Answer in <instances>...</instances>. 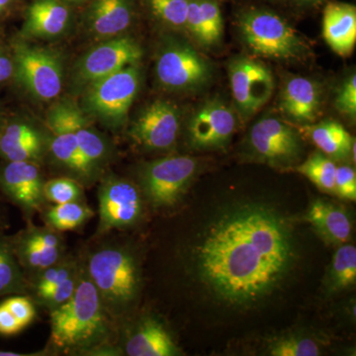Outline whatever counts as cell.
<instances>
[{
    "instance_id": "cell-13",
    "label": "cell",
    "mask_w": 356,
    "mask_h": 356,
    "mask_svg": "<svg viewBox=\"0 0 356 356\" xmlns=\"http://www.w3.org/2000/svg\"><path fill=\"white\" fill-rule=\"evenodd\" d=\"M44 180L39 163L32 161L0 163V193L25 217L43 210Z\"/></svg>"
},
{
    "instance_id": "cell-44",
    "label": "cell",
    "mask_w": 356,
    "mask_h": 356,
    "mask_svg": "<svg viewBox=\"0 0 356 356\" xmlns=\"http://www.w3.org/2000/svg\"><path fill=\"white\" fill-rule=\"evenodd\" d=\"M67 4H81L83 2L88 1V0H64Z\"/></svg>"
},
{
    "instance_id": "cell-10",
    "label": "cell",
    "mask_w": 356,
    "mask_h": 356,
    "mask_svg": "<svg viewBox=\"0 0 356 356\" xmlns=\"http://www.w3.org/2000/svg\"><path fill=\"white\" fill-rule=\"evenodd\" d=\"M99 227L98 235L114 229L131 228L139 222L144 211L140 191L125 178L109 175L103 178L98 191Z\"/></svg>"
},
{
    "instance_id": "cell-19",
    "label": "cell",
    "mask_w": 356,
    "mask_h": 356,
    "mask_svg": "<svg viewBox=\"0 0 356 356\" xmlns=\"http://www.w3.org/2000/svg\"><path fill=\"white\" fill-rule=\"evenodd\" d=\"M70 127L76 135L79 151L96 179L113 158V146L102 132L95 127L92 119L84 113L76 100H60Z\"/></svg>"
},
{
    "instance_id": "cell-3",
    "label": "cell",
    "mask_w": 356,
    "mask_h": 356,
    "mask_svg": "<svg viewBox=\"0 0 356 356\" xmlns=\"http://www.w3.org/2000/svg\"><path fill=\"white\" fill-rule=\"evenodd\" d=\"M83 266L110 321L125 316L140 292L139 264L132 250L115 241L102 243L88 254Z\"/></svg>"
},
{
    "instance_id": "cell-31",
    "label": "cell",
    "mask_w": 356,
    "mask_h": 356,
    "mask_svg": "<svg viewBox=\"0 0 356 356\" xmlns=\"http://www.w3.org/2000/svg\"><path fill=\"white\" fill-rule=\"evenodd\" d=\"M356 281V248L341 245L332 257L329 274V286L332 291L346 289Z\"/></svg>"
},
{
    "instance_id": "cell-12",
    "label": "cell",
    "mask_w": 356,
    "mask_h": 356,
    "mask_svg": "<svg viewBox=\"0 0 356 356\" xmlns=\"http://www.w3.org/2000/svg\"><path fill=\"white\" fill-rule=\"evenodd\" d=\"M46 129L48 130V153L54 161L79 184H93L96 178L79 151L76 135L70 127L60 100L47 113Z\"/></svg>"
},
{
    "instance_id": "cell-8",
    "label": "cell",
    "mask_w": 356,
    "mask_h": 356,
    "mask_svg": "<svg viewBox=\"0 0 356 356\" xmlns=\"http://www.w3.org/2000/svg\"><path fill=\"white\" fill-rule=\"evenodd\" d=\"M197 159L172 156L156 159L140 168V193L153 207H172L181 199L197 172Z\"/></svg>"
},
{
    "instance_id": "cell-24",
    "label": "cell",
    "mask_w": 356,
    "mask_h": 356,
    "mask_svg": "<svg viewBox=\"0 0 356 356\" xmlns=\"http://www.w3.org/2000/svg\"><path fill=\"white\" fill-rule=\"evenodd\" d=\"M125 353L129 356H173L179 350L161 323L147 318L128 337Z\"/></svg>"
},
{
    "instance_id": "cell-7",
    "label": "cell",
    "mask_w": 356,
    "mask_h": 356,
    "mask_svg": "<svg viewBox=\"0 0 356 356\" xmlns=\"http://www.w3.org/2000/svg\"><path fill=\"white\" fill-rule=\"evenodd\" d=\"M143 49L126 35L103 40L77 60L70 72V86L81 93L89 86L129 67L139 65Z\"/></svg>"
},
{
    "instance_id": "cell-17",
    "label": "cell",
    "mask_w": 356,
    "mask_h": 356,
    "mask_svg": "<svg viewBox=\"0 0 356 356\" xmlns=\"http://www.w3.org/2000/svg\"><path fill=\"white\" fill-rule=\"evenodd\" d=\"M236 125L235 114L226 104L219 100L205 103L189 121V145L197 149L226 146L235 132Z\"/></svg>"
},
{
    "instance_id": "cell-47",
    "label": "cell",
    "mask_w": 356,
    "mask_h": 356,
    "mask_svg": "<svg viewBox=\"0 0 356 356\" xmlns=\"http://www.w3.org/2000/svg\"><path fill=\"white\" fill-rule=\"evenodd\" d=\"M6 9L2 8V7L0 6V17H2V16L6 13Z\"/></svg>"
},
{
    "instance_id": "cell-5",
    "label": "cell",
    "mask_w": 356,
    "mask_h": 356,
    "mask_svg": "<svg viewBox=\"0 0 356 356\" xmlns=\"http://www.w3.org/2000/svg\"><path fill=\"white\" fill-rule=\"evenodd\" d=\"M245 46L254 55L281 60L306 58L310 49L286 21L262 9L243 11L238 19Z\"/></svg>"
},
{
    "instance_id": "cell-32",
    "label": "cell",
    "mask_w": 356,
    "mask_h": 356,
    "mask_svg": "<svg viewBox=\"0 0 356 356\" xmlns=\"http://www.w3.org/2000/svg\"><path fill=\"white\" fill-rule=\"evenodd\" d=\"M296 170L309 178L321 191L334 192L337 165L324 154H312L302 165L297 166Z\"/></svg>"
},
{
    "instance_id": "cell-20",
    "label": "cell",
    "mask_w": 356,
    "mask_h": 356,
    "mask_svg": "<svg viewBox=\"0 0 356 356\" xmlns=\"http://www.w3.org/2000/svg\"><path fill=\"white\" fill-rule=\"evenodd\" d=\"M72 13L64 0H34L26 10L17 38L53 39L69 30Z\"/></svg>"
},
{
    "instance_id": "cell-30",
    "label": "cell",
    "mask_w": 356,
    "mask_h": 356,
    "mask_svg": "<svg viewBox=\"0 0 356 356\" xmlns=\"http://www.w3.org/2000/svg\"><path fill=\"white\" fill-rule=\"evenodd\" d=\"M81 264L72 257H63L60 261L56 262L53 266L46 267L38 273L28 276L27 281L29 285V293L32 296L46 291L50 288L60 284L63 281L72 277L79 273Z\"/></svg>"
},
{
    "instance_id": "cell-41",
    "label": "cell",
    "mask_w": 356,
    "mask_h": 356,
    "mask_svg": "<svg viewBox=\"0 0 356 356\" xmlns=\"http://www.w3.org/2000/svg\"><path fill=\"white\" fill-rule=\"evenodd\" d=\"M24 327L6 308L3 302L0 303V336L11 337L19 334Z\"/></svg>"
},
{
    "instance_id": "cell-25",
    "label": "cell",
    "mask_w": 356,
    "mask_h": 356,
    "mask_svg": "<svg viewBox=\"0 0 356 356\" xmlns=\"http://www.w3.org/2000/svg\"><path fill=\"white\" fill-rule=\"evenodd\" d=\"M185 31L204 47L219 43L222 36V17L217 2L188 0Z\"/></svg>"
},
{
    "instance_id": "cell-11",
    "label": "cell",
    "mask_w": 356,
    "mask_h": 356,
    "mask_svg": "<svg viewBox=\"0 0 356 356\" xmlns=\"http://www.w3.org/2000/svg\"><path fill=\"white\" fill-rule=\"evenodd\" d=\"M229 76L236 109L245 118L259 111L273 95V72L257 60L236 58L229 65Z\"/></svg>"
},
{
    "instance_id": "cell-9",
    "label": "cell",
    "mask_w": 356,
    "mask_h": 356,
    "mask_svg": "<svg viewBox=\"0 0 356 356\" xmlns=\"http://www.w3.org/2000/svg\"><path fill=\"white\" fill-rule=\"evenodd\" d=\"M156 76L166 90L185 92L208 83L211 70L207 60L191 44L170 39L156 56Z\"/></svg>"
},
{
    "instance_id": "cell-16",
    "label": "cell",
    "mask_w": 356,
    "mask_h": 356,
    "mask_svg": "<svg viewBox=\"0 0 356 356\" xmlns=\"http://www.w3.org/2000/svg\"><path fill=\"white\" fill-rule=\"evenodd\" d=\"M250 147L259 159L273 165L298 161L302 153L299 134L276 117H264L252 126Z\"/></svg>"
},
{
    "instance_id": "cell-39",
    "label": "cell",
    "mask_w": 356,
    "mask_h": 356,
    "mask_svg": "<svg viewBox=\"0 0 356 356\" xmlns=\"http://www.w3.org/2000/svg\"><path fill=\"white\" fill-rule=\"evenodd\" d=\"M334 192L339 197L356 200V173L355 168L348 165L337 168L334 178Z\"/></svg>"
},
{
    "instance_id": "cell-21",
    "label": "cell",
    "mask_w": 356,
    "mask_h": 356,
    "mask_svg": "<svg viewBox=\"0 0 356 356\" xmlns=\"http://www.w3.org/2000/svg\"><path fill=\"white\" fill-rule=\"evenodd\" d=\"M132 0H90L84 14V26L93 38L121 36L132 26Z\"/></svg>"
},
{
    "instance_id": "cell-27",
    "label": "cell",
    "mask_w": 356,
    "mask_h": 356,
    "mask_svg": "<svg viewBox=\"0 0 356 356\" xmlns=\"http://www.w3.org/2000/svg\"><path fill=\"white\" fill-rule=\"evenodd\" d=\"M307 129L314 144L327 156L343 159L351 154L355 144L353 137L337 122L325 120L317 125L309 126Z\"/></svg>"
},
{
    "instance_id": "cell-46",
    "label": "cell",
    "mask_w": 356,
    "mask_h": 356,
    "mask_svg": "<svg viewBox=\"0 0 356 356\" xmlns=\"http://www.w3.org/2000/svg\"><path fill=\"white\" fill-rule=\"evenodd\" d=\"M299 1L303 2V3L307 4H315L318 3V2L323 1V0H299Z\"/></svg>"
},
{
    "instance_id": "cell-18",
    "label": "cell",
    "mask_w": 356,
    "mask_h": 356,
    "mask_svg": "<svg viewBox=\"0 0 356 356\" xmlns=\"http://www.w3.org/2000/svg\"><path fill=\"white\" fill-rule=\"evenodd\" d=\"M48 154V134L18 116L6 117L0 128V159L40 163Z\"/></svg>"
},
{
    "instance_id": "cell-4",
    "label": "cell",
    "mask_w": 356,
    "mask_h": 356,
    "mask_svg": "<svg viewBox=\"0 0 356 356\" xmlns=\"http://www.w3.org/2000/svg\"><path fill=\"white\" fill-rule=\"evenodd\" d=\"M140 84L139 65H129L84 89L79 106L92 120L109 130H119L127 122Z\"/></svg>"
},
{
    "instance_id": "cell-2",
    "label": "cell",
    "mask_w": 356,
    "mask_h": 356,
    "mask_svg": "<svg viewBox=\"0 0 356 356\" xmlns=\"http://www.w3.org/2000/svg\"><path fill=\"white\" fill-rule=\"evenodd\" d=\"M50 313L51 343L56 350L81 355L110 350V318L83 264L72 298Z\"/></svg>"
},
{
    "instance_id": "cell-6",
    "label": "cell",
    "mask_w": 356,
    "mask_h": 356,
    "mask_svg": "<svg viewBox=\"0 0 356 356\" xmlns=\"http://www.w3.org/2000/svg\"><path fill=\"white\" fill-rule=\"evenodd\" d=\"M14 60V77L28 95L48 102L58 97L64 83V58L60 51L34 46L16 38L10 43Z\"/></svg>"
},
{
    "instance_id": "cell-26",
    "label": "cell",
    "mask_w": 356,
    "mask_h": 356,
    "mask_svg": "<svg viewBox=\"0 0 356 356\" xmlns=\"http://www.w3.org/2000/svg\"><path fill=\"white\" fill-rule=\"evenodd\" d=\"M305 218L327 242L343 245L350 238L353 224L350 217L334 204L318 199L311 204Z\"/></svg>"
},
{
    "instance_id": "cell-22",
    "label": "cell",
    "mask_w": 356,
    "mask_h": 356,
    "mask_svg": "<svg viewBox=\"0 0 356 356\" xmlns=\"http://www.w3.org/2000/svg\"><path fill=\"white\" fill-rule=\"evenodd\" d=\"M280 107L293 121L300 124L313 123L321 108L320 88L307 77H293L283 88Z\"/></svg>"
},
{
    "instance_id": "cell-35",
    "label": "cell",
    "mask_w": 356,
    "mask_h": 356,
    "mask_svg": "<svg viewBox=\"0 0 356 356\" xmlns=\"http://www.w3.org/2000/svg\"><path fill=\"white\" fill-rule=\"evenodd\" d=\"M81 270V267L79 273L72 275V277L67 278L60 284L56 285V286L51 287L46 291L35 295V296H33V299H35L37 303L48 309L50 312L64 305L65 302L72 298V295L76 291Z\"/></svg>"
},
{
    "instance_id": "cell-15",
    "label": "cell",
    "mask_w": 356,
    "mask_h": 356,
    "mask_svg": "<svg viewBox=\"0 0 356 356\" xmlns=\"http://www.w3.org/2000/svg\"><path fill=\"white\" fill-rule=\"evenodd\" d=\"M58 233L48 226L30 225L10 236L14 254L26 278L65 257V241Z\"/></svg>"
},
{
    "instance_id": "cell-29",
    "label": "cell",
    "mask_w": 356,
    "mask_h": 356,
    "mask_svg": "<svg viewBox=\"0 0 356 356\" xmlns=\"http://www.w3.org/2000/svg\"><path fill=\"white\" fill-rule=\"evenodd\" d=\"M95 212L84 201L54 204L44 211L46 226L58 232L72 231L86 224Z\"/></svg>"
},
{
    "instance_id": "cell-36",
    "label": "cell",
    "mask_w": 356,
    "mask_h": 356,
    "mask_svg": "<svg viewBox=\"0 0 356 356\" xmlns=\"http://www.w3.org/2000/svg\"><path fill=\"white\" fill-rule=\"evenodd\" d=\"M273 356H318L321 355L318 343L310 339L289 337L280 339L269 350Z\"/></svg>"
},
{
    "instance_id": "cell-38",
    "label": "cell",
    "mask_w": 356,
    "mask_h": 356,
    "mask_svg": "<svg viewBox=\"0 0 356 356\" xmlns=\"http://www.w3.org/2000/svg\"><path fill=\"white\" fill-rule=\"evenodd\" d=\"M337 109L341 114L355 119L356 115V76L351 74L337 91Z\"/></svg>"
},
{
    "instance_id": "cell-33",
    "label": "cell",
    "mask_w": 356,
    "mask_h": 356,
    "mask_svg": "<svg viewBox=\"0 0 356 356\" xmlns=\"http://www.w3.org/2000/svg\"><path fill=\"white\" fill-rule=\"evenodd\" d=\"M147 3L161 24L177 31H185L188 0H147Z\"/></svg>"
},
{
    "instance_id": "cell-43",
    "label": "cell",
    "mask_w": 356,
    "mask_h": 356,
    "mask_svg": "<svg viewBox=\"0 0 356 356\" xmlns=\"http://www.w3.org/2000/svg\"><path fill=\"white\" fill-rule=\"evenodd\" d=\"M14 1H15V0H0V6H1L2 8L6 9V10H8L14 3Z\"/></svg>"
},
{
    "instance_id": "cell-45",
    "label": "cell",
    "mask_w": 356,
    "mask_h": 356,
    "mask_svg": "<svg viewBox=\"0 0 356 356\" xmlns=\"http://www.w3.org/2000/svg\"><path fill=\"white\" fill-rule=\"evenodd\" d=\"M6 115L3 114V110H2L1 104H0V128H1L2 123H3Z\"/></svg>"
},
{
    "instance_id": "cell-34",
    "label": "cell",
    "mask_w": 356,
    "mask_h": 356,
    "mask_svg": "<svg viewBox=\"0 0 356 356\" xmlns=\"http://www.w3.org/2000/svg\"><path fill=\"white\" fill-rule=\"evenodd\" d=\"M44 196L53 204L83 201V184L69 177L54 178L44 181Z\"/></svg>"
},
{
    "instance_id": "cell-1",
    "label": "cell",
    "mask_w": 356,
    "mask_h": 356,
    "mask_svg": "<svg viewBox=\"0 0 356 356\" xmlns=\"http://www.w3.org/2000/svg\"><path fill=\"white\" fill-rule=\"evenodd\" d=\"M194 254L203 284L233 306L252 305L270 295L297 257L289 222L261 204L227 211L206 229Z\"/></svg>"
},
{
    "instance_id": "cell-23",
    "label": "cell",
    "mask_w": 356,
    "mask_h": 356,
    "mask_svg": "<svg viewBox=\"0 0 356 356\" xmlns=\"http://www.w3.org/2000/svg\"><path fill=\"white\" fill-rule=\"evenodd\" d=\"M323 33L327 44L341 57L353 53L356 43V9L346 3L327 4L324 11Z\"/></svg>"
},
{
    "instance_id": "cell-37",
    "label": "cell",
    "mask_w": 356,
    "mask_h": 356,
    "mask_svg": "<svg viewBox=\"0 0 356 356\" xmlns=\"http://www.w3.org/2000/svg\"><path fill=\"white\" fill-rule=\"evenodd\" d=\"M3 304L24 329L34 321L36 310L32 299L26 295H13L3 301Z\"/></svg>"
},
{
    "instance_id": "cell-28",
    "label": "cell",
    "mask_w": 356,
    "mask_h": 356,
    "mask_svg": "<svg viewBox=\"0 0 356 356\" xmlns=\"http://www.w3.org/2000/svg\"><path fill=\"white\" fill-rule=\"evenodd\" d=\"M28 293L27 278L14 254L10 236L0 228V297Z\"/></svg>"
},
{
    "instance_id": "cell-14",
    "label": "cell",
    "mask_w": 356,
    "mask_h": 356,
    "mask_svg": "<svg viewBox=\"0 0 356 356\" xmlns=\"http://www.w3.org/2000/svg\"><path fill=\"white\" fill-rule=\"evenodd\" d=\"M181 118L177 107L165 100H156L145 107L134 120L129 137L149 151H165L175 146Z\"/></svg>"
},
{
    "instance_id": "cell-42",
    "label": "cell",
    "mask_w": 356,
    "mask_h": 356,
    "mask_svg": "<svg viewBox=\"0 0 356 356\" xmlns=\"http://www.w3.org/2000/svg\"><path fill=\"white\" fill-rule=\"evenodd\" d=\"M38 355H44L43 351L39 353H17V351H11V350H0V356H38Z\"/></svg>"
},
{
    "instance_id": "cell-40",
    "label": "cell",
    "mask_w": 356,
    "mask_h": 356,
    "mask_svg": "<svg viewBox=\"0 0 356 356\" xmlns=\"http://www.w3.org/2000/svg\"><path fill=\"white\" fill-rule=\"evenodd\" d=\"M14 60L10 44L0 36V86L13 81Z\"/></svg>"
}]
</instances>
